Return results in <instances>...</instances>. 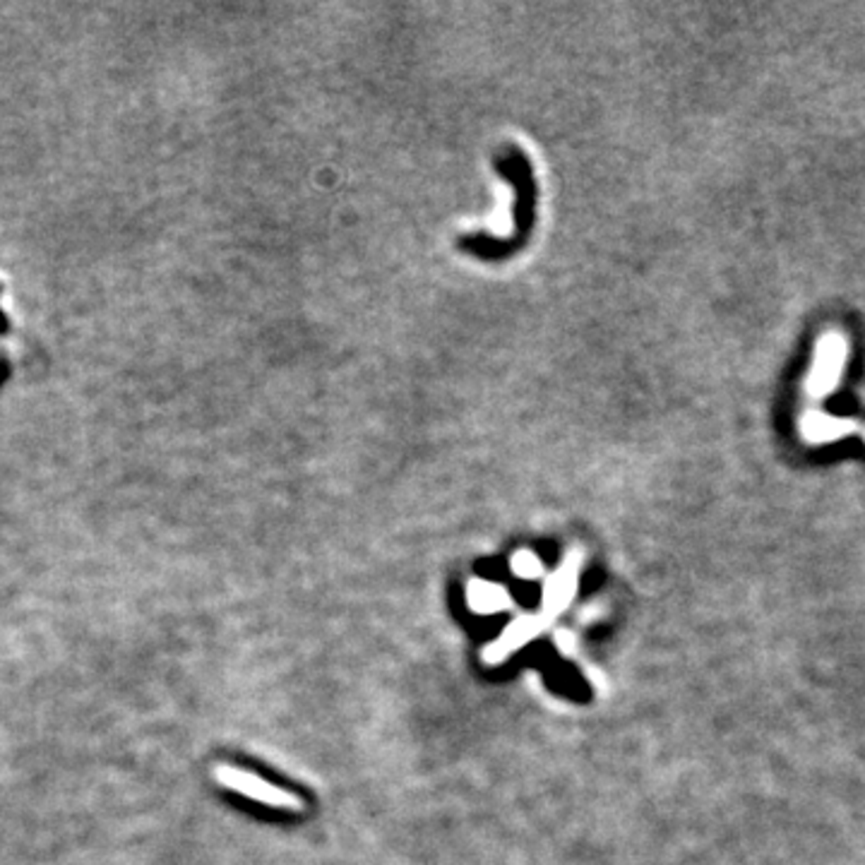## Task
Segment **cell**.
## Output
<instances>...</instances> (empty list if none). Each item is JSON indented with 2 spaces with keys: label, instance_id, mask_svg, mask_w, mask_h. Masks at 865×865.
<instances>
[{
  "label": "cell",
  "instance_id": "cell-1",
  "mask_svg": "<svg viewBox=\"0 0 865 865\" xmlns=\"http://www.w3.org/2000/svg\"><path fill=\"white\" fill-rule=\"evenodd\" d=\"M212 774L217 779V784H221L228 791L238 793L243 798L255 800V803H263V806L274 807V810H289V813H301L303 810V800L296 793L270 784V781H264L263 777H257V774L243 770V767L219 762L214 767Z\"/></svg>",
  "mask_w": 865,
  "mask_h": 865
},
{
  "label": "cell",
  "instance_id": "cell-5",
  "mask_svg": "<svg viewBox=\"0 0 865 865\" xmlns=\"http://www.w3.org/2000/svg\"><path fill=\"white\" fill-rule=\"evenodd\" d=\"M513 572L517 575V577H522V580H536V577H539V575L543 572V567H541V563H539V557H536L534 553H529V550H522V553H514Z\"/></svg>",
  "mask_w": 865,
  "mask_h": 865
},
{
  "label": "cell",
  "instance_id": "cell-4",
  "mask_svg": "<svg viewBox=\"0 0 865 865\" xmlns=\"http://www.w3.org/2000/svg\"><path fill=\"white\" fill-rule=\"evenodd\" d=\"M467 602H469V609L474 613H498V611L510 609L513 603V596L507 592L505 587L500 584H493V582H484V580H474L469 582L467 587Z\"/></svg>",
  "mask_w": 865,
  "mask_h": 865
},
{
  "label": "cell",
  "instance_id": "cell-6",
  "mask_svg": "<svg viewBox=\"0 0 865 865\" xmlns=\"http://www.w3.org/2000/svg\"><path fill=\"white\" fill-rule=\"evenodd\" d=\"M557 642L565 647V652H570V649H572V642H570V638H567V632H560V635H557Z\"/></svg>",
  "mask_w": 865,
  "mask_h": 865
},
{
  "label": "cell",
  "instance_id": "cell-3",
  "mask_svg": "<svg viewBox=\"0 0 865 865\" xmlns=\"http://www.w3.org/2000/svg\"><path fill=\"white\" fill-rule=\"evenodd\" d=\"M550 620L543 613H527V616H520L517 620L507 625L505 630L500 632V638L495 642L484 649V661L486 664H503L505 659H510V654H514L517 649H522L524 645H529L531 639L539 635V632L548 625Z\"/></svg>",
  "mask_w": 865,
  "mask_h": 865
},
{
  "label": "cell",
  "instance_id": "cell-2",
  "mask_svg": "<svg viewBox=\"0 0 865 865\" xmlns=\"http://www.w3.org/2000/svg\"><path fill=\"white\" fill-rule=\"evenodd\" d=\"M580 570H582V553L572 550L563 560V565L557 567L543 587V616L553 620L560 616L567 606H570L572 596L580 587Z\"/></svg>",
  "mask_w": 865,
  "mask_h": 865
}]
</instances>
